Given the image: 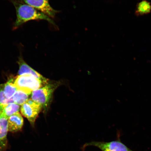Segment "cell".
I'll use <instances>...</instances> for the list:
<instances>
[{
  "label": "cell",
  "mask_w": 151,
  "mask_h": 151,
  "mask_svg": "<svg viewBox=\"0 0 151 151\" xmlns=\"http://www.w3.org/2000/svg\"><path fill=\"white\" fill-rule=\"evenodd\" d=\"M11 2L14 5L16 12V19L13 25L14 30L31 20H45L55 24L53 21L47 15L29 5L15 1Z\"/></svg>",
  "instance_id": "1"
},
{
  "label": "cell",
  "mask_w": 151,
  "mask_h": 151,
  "mask_svg": "<svg viewBox=\"0 0 151 151\" xmlns=\"http://www.w3.org/2000/svg\"><path fill=\"white\" fill-rule=\"evenodd\" d=\"M60 81H50L42 88L34 91L31 94V99L39 104L47 112L50 108L55 90L60 86Z\"/></svg>",
  "instance_id": "2"
},
{
  "label": "cell",
  "mask_w": 151,
  "mask_h": 151,
  "mask_svg": "<svg viewBox=\"0 0 151 151\" xmlns=\"http://www.w3.org/2000/svg\"><path fill=\"white\" fill-rule=\"evenodd\" d=\"M48 83L43 82L32 75L27 74L19 75L15 78L14 80V84L17 89L29 94Z\"/></svg>",
  "instance_id": "3"
},
{
  "label": "cell",
  "mask_w": 151,
  "mask_h": 151,
  "mask_svg": "<svg viewBox=\"0 0 151 151\" xmlns=\"http://www.w3.org/2000/svg\"><path fill=\"white\" fill-rule=\"evenodd\" d=\"M42 109V106L30 99L22 105L20 111L22 116L34 127L36 120Z\"/></svg>",
  "instance_id": "4"
},
{
  "label": "cell",
  "mask_w": 151,
  "mask_h": 151,
  "mask_svg": "<svg viewBox=\"0 0 151 151\" xmlns=\"http://www.w3.org/2000/svg\"><path fill=\"white\" fill-rule=\"evenodd\" d=\"M90 146L97 147L101 151H133L119 140L109 142L92 141L86 143L83 146L82 148L84 149Z\"/></svg>",
  "instance_id": "5"
},
{
  "label": "cell",
  "mask_w": 151,
  "mask_h": 151,
  "mask_svg": "<svg viewBox=\"0 0 151 151\" xmlns=\"http://www.w3.org/2000/svg\"><path fill=\"white\" fill-rule=\"evenodd\" d=\"M30 6L43 14L51 17L55 16L58 11L53 9L49 4V0H9Z\"/></svg>",
  "instance_id": "6"
},
{
  "label": "cell",
  "mask_w": 151,
  "mask_h": 151,
  "mask_svg": "<svg viewBox=\"0 0 151 151\" xmlns=\"http://www.w3.org/2000/svg\"><path fill=\"white\" fill-rule=\"evenodd\" d=\"M8 119L3 114L0 115V151H5L8 148Z\"/></svg>",
  "instance_id": "7"
},
{
  "label": "cell",
  "mask_w": 151,
  "mask_h": 151,
  "mask_svg": "<svg viewBox=\"0 0 151 151\" xmlns=\"http://www.w3.org/2000/svg\"><path fill=\"white\" fill-rule=\"evenodd\" d=\"M17 62L19 65V75L26 74L31 75L45 83H48L50 82L48 79L45 78L28 65L24 61L22 56H20Z\"/></svg>",
  "instance_id": "8"
},
{
  "label": "cell",
  "mask_w": 151,
  "mask_h": 151,
  "mask_svg": "<svg viewBox=\"0 0 151 151\" xmlns=\"http://www.w3.org/2000/svg\"><path fill=\"white\" fill-rule=\"evenodd\" d=\"M24 125V119L18 112L15 113L8 119V128L9 132L17 133L22 129Z\"/></svg>",
  "instance_id": "9"
},
{
  "label": "cell",
  "mask_w": 151,
  "mask_h": 151,
  "mask_svg": "<svg viewBox=\"0 0 151 151\" xmlns=\"http://www.w3.org/2000/svg\"><path fill=\"white\" fill-rule=\"evenodd\" d=\"M14 80L15 78H11L4 84V92L7 99H12L17 90V88L14 84Z\"/></svg>",
  "instance_id": "10"
},
{
  "label": "cell",
  "mask_w": 151,
  "mask_h": 151,
  "mask_svg": "<svg viewBox=\"0 0 151 151\" xmlns=\"http://www.w3.org/2000/svg\"><path fill=\"white\" fill-rule=\"evenodd\" d=\"M151 12V3L146 0H143L137 4L135 14L137 16H141L150 14Z\"/></svg>",
  "instance_id": "11"
},
{
  "label": "cell",
  "mask_w": 151,
  "mask_h": 151,
  "mask_svg": "<svg viewBox=\"0 0 151 151\" xmlns=\"http://www.w3.org/2000/svg\"><path fill=\"white\" fill-rule=\"evenodd\" d=\"M20 105L16 103H9L4 107L1 114L8 119L15 113L19 112L20 110Z\"/></svg>",
  "instance_id": "12"
},
{
  "label": "cell",
  "mask_w": 151,
  "mask_h": 151,
  "mask_svg": "<svg viewBox=\"0 0 151 151\" xmlns=\"http://www.w3.org/2000/svg\"><path fill=\"white\" fill-rule=\"evenodd\" d=\"M31 94L26 93L22 91L17 89L12 97L14 103L19 105H22L29 99Z\"/></svg>",
  "instance_id": "13"
},
{
  "label": "cell",
  "mask_w": 151,
  "mask_h": 151,
  "mask_svg": "<svg viewBox=\"0 0 151 151\" xmlns=\"http://www.w3.org/2000/svg\"><path fill=\"white\" fill-rule=\"evenodd\" d=\"M4 84H0V114L5 105L11 103H14L12 99H8L5 97L3 91Z\"/></svg>",
  "instance_id": "14"
}]
</instances>
